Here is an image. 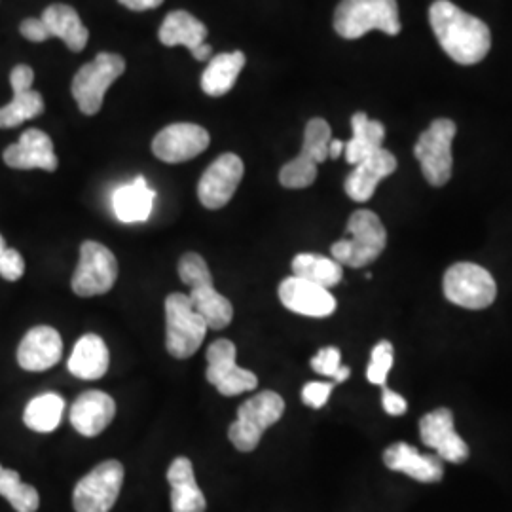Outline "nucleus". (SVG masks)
<instances>
[{"mask_svg":"<svg viewBox=\"0 0 512 512\" xmlns=\"http://www.w3.org/2000/svg\"><path fill=\"white\" fill-rule=\"evenodd\" d=\"M429 21L442 50L459 65L480 63L492 48L488 25L450 0H437L431 4Z\"/></svg>","mask_w":512,"mask_h":512,"instance_id":"1","label":"nucleus"},{"mask_svg":"<svg viewBox=\"0 0 512 512\" xmlns=\"http://www.w3.org/2000/svg\"><path fill=\"white\" fill-rule=\"evenodd\" d=\"M179 275L184 285L190 289V304L205 319L207 327L213 330L226 329L232 323L234 308L226 296L217 293L205 258L198 253L181 256Z\"/></svg>","mask_w":512,"mask_h":512,"instance_id":"2","label":"nucleus"},{"mask_svg":"<svg viewBox=\"0 0 512 512\" xmlns=\"http://www.w3.org/2000/svg\"><path fill=\"white\" fill-rule=\"evenodd\" d=\"M334 29L342 38L357 40L370 31L401 33L397 0H342L334 12Z\"/></svg>","mask_w":512,"mask_h":512,"instance_id":"3","label":"nucleus"},{"mask_svg":"<svg viewBox=\"0 0 512 512\" xmlns=\"http://www.w3.org/2000/svg\"><path fill=\"white\" fill-rule=\"evenodd\" d=\"M351 239H340L330 247L332 258L349 268H365L384 253L387 232L380 217L368 209L355 211L348 220Z\"/></svg>","mask_w":512,"mask_h":512,"instance_id":"4","label":"nucleus"},{"mask_svg":"<svg viewBox=\"0 0 512 512\" xmlns=\"http://www.w3.org/2000/svg\"><path fill=\"white\" fill-rule=\"evenodd\" d=\"M207 323L188 294L173 293L165 298V348L175 359H188L202 348Z\"/></svg>","mask_w":512,"mask_h":512,"instance_id":"5","label":"nucleus"},{"mask_svg":"<svg viewBox=\"0 0 512 512\" xmlns=\"http://www.w3.org/2000/svg\"><path fill=\"white\" fill-rule=\"evenodd\" d=\"M285 414V401L275 391H262L239 406L238 420L228 429L230 442L239 452H253L268 427Z\"/></svg>","mask_w":512,"mask_h":512,"instance_id":"6","label":"nucleus"},{"mask_svg":"<svg viewBox=\"0 0 512 512\" xmlns=\"http://www.w3.org/2000/svg\"><path fill=\"white\" fill-rule=\"evenodd\" d=\"M126 71L124 57L110 52H101L95 55V59L86 63L74 74L71 92L78 103L80 112L86 116L97 114L103 101L105 93L109 92L110 86Z\"/></svg>","mask_w":512,"mask_h":512,"instance_id":"7","label":"nucleus"},{"mask_svg":"<svg viewBox=\"0 0 512 512\" xmlns=\"http://www.w3.org/2000/svg\"><path fill=\"white\" fill-rule=\"evenodd\" d=\"M444 296L465 310H484L497 296L492 274L473 262H458L446 270L442 281Z\"/></svg>","mask_w":512,"mask_h":512,"instance_id":"8","label":"nucleus"},{"mask_svg":"<svg viewBox=\"0 0 512 512\" xmlns=\"http://www.w3.org/2000/svg\"><path fill=\"white\" fill-rule=\"evenodd\" d=\"M456 131L458 128L452 120L439 118L421 133L414 147V156L420 162L423 177L431 186H444L452 177V141Z\"/></svg>","mask_w":512,"mask_h":512,"instance_id":"9","label":"nucleus"},{"mask_svg":"<svg viewBox=\"0 0 512 512\" xmlns=\"http://www.w3.org/2000/svg\"><path fill=\"white\" fill-rule=\"evenodd\" d=\"M332 131L323 118H313L304 131L302 152L279 171V183L291 190L308 188L317 179V165L329 158Z\"/></svg>","mask_w":512,"mask_h":512,"instance_id":"10","label":"nucleus"},{"mask_svg":"<svg viewBox=\"0 0 512 512\" xmlns=\"http://www.w3.org/2000/svg\"><path fill=\"white\" fill-rule=\"evenodd\" d=\"M118 279V260L109 247L97 241L80 245V260L74 270L71 287L82 298L107 294Z\"/></svg>","mask_w":512,"mask_h":512,"instance_id":"11","label":"nucleus"},{"mask_svg":"<svg viewBox=\"0 0 512 512\" xmlns=\"http://www.w3.org/2000/svg\"><path fill=\"white\" fill-rule=\"evenodd\" d=\"M124 484V465L116 459L99 463L92 473L84 476L73 494L76 512H109Z\"/></svg>","mask_w":512,"mask_h":512,"instance_id":"12","label":"nucleus"},{"mask_svg":"<svg viewBox=\"0 0 512 512\" xmlns=\"http://www.w3.org/2000/svg\"><path fill=\"white\" fill-rule=\"evenodd\" d=\"M236 357L238 349L226 338L215 340L207 348V382L215 385L224 397H236L258 387L255 372L238 366Z\"/></svg>","mask_w":512,"mask_h":512,"instance_id":"13","label":"nucleus"},{"mask_svg":"<svg viewBox=\"0 0 512 512\" xmlns=\"http://www.w3.org/2000/svg\"><path fill=\"white\" fill-rule=\"evenodd\" d=\"M245 165L238 154L226 152L205 169L198 184V198L205 209L217 211L234 198L243 179Z\"/></svg>","mask_w":512,"mask_h":512,"instance_id":"14","label":"nucleus"},{"mask_svg":"<svg viewBox=\"0 0 512 512\" xmlns=\"http://www.w3.org/2000/svg\"><path fill=\"white\" fill-rule=\"evenodd\" d=\"M209 143L211 137L207 129L198 124L181 122L167 126L154 137L152 152L165 164H183L200 156Z\"/></svg>","mask_w":512,"mask_h":512,"instance_id":"15","label":"nucleus"},{"mask_svg":"<svg viewBox=\"0 0 512 512\" xmlns=\"http://www.w3.org/2000/svg\"><path fill=\"white\" fill-rule=\"evenodd\" d=\"M421 442L437 450L442 461L463 463L469 458V446L454 427V414L448 408H437L420 420Z\"/></svg>","mask_w":512,"mask_h":512,"instance_id":"16","label":"nucleus"},{"mask_svg":"<svg viewBox=\"0 0 512 512\" xmlns=\"http://www.w3.org/2000/svg\"><path fill=\"white\" fill-rule=\"evenodd\" d=\"M279 300L289 311L304 317L323 319L336 311V298L329 289L319 287L308 279L291 275L279 285Z\"/></svg>","mask_w":512,"mask_h":512,"instance_id":"17","label":"nucleus"},{"mask_svg":"<svg viewBox=\"0 0 512 512\" xmlns=\"http://www.w3.org/2000/svg\"><path fill=\"white\" fill-rule=\"evenodd\" d=\"M4 164L12 169H44L54 173L57 169V156H55L52 139L40 129H27L19 137L16 145L4 150L2 154Z\"/></svg>","mask_w":512,"mask_h":512,"instance_id":"18","label":"nucleus"},{"mask_svg":"<svg viewBox=\"0 0 512 512\" xmlns=\"http://www.w3.org/2000/svg\"><path fill=\"white\" fill-rule=\"evenodd\" d=\"M63 357L61 334L48 325L29 330L18 348V363L27 372H44Z\"/></svg>","mask_w":512,"mask_h":512,"instance_id":"19","label":"nucleus"},{"mask_svg":"<svg viewBox=\"0 0 512 512\" xmlns=\"http://www.w3.org/2000/svg\"><path fill=\"white\" fill-rule=\"evenodd\" d=\"M395 169L397 158L389 150L380 148L378 152L355 165V169L349 173L344 183V190L353 202H368L374 196L380 181L395 173Z\"/></svg>","mask_w":512,"mask_h":512,"instance_id":"20","label":"nucleus"},{"mask_svg":"<svg viewBox=\"0 0 512 512\" xmlns=\"http://www.w3.org/2000/svg\"><path fill=\"white\" fill-rule=\"evenodd\" d=\"M116 416V403L114 399L103 391H86L82 393L73 406H71V423L74 429L92 439L101 435L110 425V421Z\"/></svg>","mask_w":512,"mask_h":512,"instance_id":"21","label":"nucleus"},{"mask_svg":"<svg viewBox=\"0 0 512 512\" xmlns=\"http://www.w3.org/2000/svg\"><path fill=\"white\" fill-rule=\"evenodd\" d=\"M384 463L387 469L404 473L418 482L433 484L440 482L444 476V463L437 456L420 454L414 446L406 442H397L384 452Z\"/></svg>","mask_w":512,"mask_h":512,"instance_id":"22","label":"nucleus"},{"mask_svg":"<svg viewBox=\"0 0 512 512\" xmlns=\"http://www.w3.org/2000/svg\"><path fill=\"white\" fill-rule=\"evenodd\" d=\"M167 480L171 486V511L173 512H205L207 501L202 494L194 465L188 458H175L169 465Z\"/></svg>","mask_w":512,"mask_h":512,"instance_id":"23","label":"nucleus"},{"mask_svg":"<svg viewBox=\"0 0 512 512\" xmlns=\"http://www.w3.org/2000/svg\"><path fill=\"white\" fill-rule=\"evenodd\" d=\"M110 353L105 340L97 334H84L73 349L67 363L69 372L78 380H99L107 374Z\"/></svg>","mask_w":512,"mask_h":512,"instance_id":"24","label":"nucleus"},{"mask_svg":"<svg viewBox=\"0 0 512 512\" xmlns=\"http://www.w3.org/2000/svg\"><path fill=\"white\" fill-rule=\"evenodd\" d=\"M156 192L148 186L145 177H137L133 183L124 184L112 194V209L120 222L133 224L145 222L152 213Z\"/></svg>","mask_w":512,"mask_h":512,"instance_id":"25","label":"nucleus"},{"mask_svg":"<svg viewBox=\"0 0 512 512\" xmlns=\"http://www.w3.org/2000/svg\"><path fill=\"white\" fill-rule=\"evenodd\" d=\"M40 19L46 23L50 37L61 38L71 52H82L86 48L90 33L73 6L52 4L42 12Z\"/></svg>","mask_w":512,"mask_h":512,"instance_id":"26","label":"nucleus"},{"mask_svg":"<svg viewBox=\"0 0 512 512\" xmlns=\"http://www.w3.org/2000/svg\"><path fill=\"white\" fill-rule=\"evenodd\" d=\"M158 37L167 48L184 46L190 52H194L202 44H205L207 27H205V23H202L198 18H194L192 14H188L184 10H177V12H169L165 16L164 23L158 31Z\"/></svg>","mask_w":512,"mask_h":512,"instance_id":"27","label":"nucleus"},{"mask_svg":"<svg viewBox=\"0 0 512 512\" xmlns=\"http://www.w3.org/2000/svg\"><path fill=\"white\" fill-rule=\"evenodd\" d=\"M245 63L247 59L243 52H228L211 57L202 74L203 92L211 97L226 95L236 86Z\"/></svg>","mask_w":512,"mask_h":512,"instance_id":"28","label":"nucleus"},{"mask_svg":"<svg viewBox=\"0 0 512 512\" xmlns=\"http://www.w3.org/2000/svg\"><path fill=\"white\" fill-rule=\"evenodd\" d=\"M353 137L346 143V160L348 164L357 165L374 152H378L385 139V126L378 120H370L365 112H357L351 118Z\"/></svg>","mask_w":512,"mask_h":512,"instance_id":"29","label":"nucleus"},{"mask_svg":"<svg viewBox=\"0 0 512 512\" xmlns=\"http://www.w3.org/2000/svg\"><path fill=\"white\" fill-rule=\"evenodd\" d=\"M293 274L296 277L308 279L319 287L332 289L342 281L344 268L329 256L300 253L293 258Z\"/></svg>","mask_w":512,"mask_h":512,"instance_id":"30","label":"nucleus"},{"mask_svg":"<svg viewBox=\"0 0 512 512\" xmlns=\"http://www.w3.org/2000/svg\"><path fill=\"white\" fill-rule=\"evenodd\" d=\"M63 412H65L63 397L57 393H44L27 404L23 412V421L31 431L52 433L63 420Z\"/></svg>","mask_w":512,"mask_h":512,"instance_id":"31","label":"nucleus"},{"mask_svg":"<svg viewBox=\"0 0 512 512\" xmlns=\"http://www.w3.org/2000/svg\"><path fill=\"white\" fill-rule=\"evenodd\" d=\"M44 112V99L35 90H18L8 105L0 109V128H18Z\"/></svg>","mask_w":512,"mask_h":512,"instance_id":"32","label":"nucleus"},{"mask_svg":"<svg viewBox=\"0 0 512 512\" xmlns=\"http://www.w3.org/2000/svg\"><path fill=\"white\" fill-rule=\"evenodd\" d=\"M0 495L8 499V503L16 512H37L40 507V495L37 490L25 482H21L19 473L12 469H4L0 465Z\"/></svg>","mask_w":512,"mask_h":512,"instance_id":"33","label":"nucleus"},{"mask_svg":"<svg viewBox=\"0 0 512 512\" xmlns=\"http://www.w3.org/2000/svg\"><path fill=\"white\" fill-rule=\"evenodd\" d=\"M391 366H393V344L387 342V340H382L380 344H376L374 349H372L370 365H368V370H366L368 382L384 387Z\"/></svg>","mask_w":512,"mask_h":512,"instance_id":"34","label":"nucleus"},{"mask_svg":"<svg viewBox=\"0 0 512 512\" xmlns=\"http://www.w3.org/2000/svg\"><path fill=\"white\" fill-rule=\"evenodd\" d=\"M311 368L321 374V376H329L334 380V376L338 374V370L342 368V353L338 348L319 349V353L311 359Z\"/></svg>","mask_w":512,"mask_h":512,"instance_id":"35","label":"nucleus"},{"mask_svg":"<svg viewBox=\"0 0 512 512\" xmlns=\"http://www.w3.org/2000/svg\"><path fill=\"white\" fill-rule=\"evenodd\" d=\"M25 274V260L16 249H8L0 255V277L6 281H18Z\"/></svg>","mask_w":512,"mask_h":512,"instance_id":"36","label":"nucleus"},{"mask_svg":"<svg viewBox=\"0 0 512 512\" xmlns=\"http://www.w3.org/2000/svg\"><path fill=\"white\" fill-rule=\"evenodd\" d=\"M332 389H334V384H329V382H310L302 389V401L310 408H323L325 404L329 403Z\"/></svg>","mask_w":512,"mask_h":512,"instance_id":"37","label":"nucleus"},{"mask_svg":"<svg viewBox=\"0 0 512 512\" xmlns=\"http://www.w3.org/2000/svg\"><path fill=\"white\" fill-rule=\"evenodd\" d=\"M19 33L23 35V38H27L29 42H46L48 38H52L46 23L40 18L25 19L19 25Z\"/></svg>","mask_w":512,"mask_h":512,"instance_id":"38","label":"nucleus"},{"mask_svg":"<svg viewBox=\"0 0 512 512\" xmlns=\"http://www.w3.org/2000/svg\"><path fill=\"white\" fill-rule=\"evenodd\" d=\"M384 393H382V404H384V410L389 416H403L408 410V403L404 401V397H401L399 393L391 391L387 385L382 387Z\"/></svg>","mask_w":512,"mask_h":512,"instance_id":"39","label":"nucleus"},{"mask_svg":"<svg viewBox=\"0 0 512 512\" xmlns=\"http://www.w3.org/2000/svg\"><path fill=\"white\" fill-rule=\"evenodd\" d=\"M33 82H35V73H33V69L29 65H18V67L12 69L10 84H12L14 92H18V90H31Z\"/></svg>","mask_w":512,"mask_h":512,"instance_id":"40","label":"nucleus"},{"mask_svg":"<svg viewBox=\"0 0 512 512\" xmlns=\"http://www.w3.org/2000/svg\"><path fill=\"white\" fill-rule=\"evenodd\" d=\"M122 6L133 12H145V10H154L164 4V0H118Z\"/></svg>","mask_w":512,"mask_h":512,"instance_id":"41","label":"nucleus"},{"mask_svg":"<svg viewBox=\"0 0 512 512\" xmlns=\"http://www.w3.org/2000/svg\"><path fill=\"white\" fill-rule=\"evenodd\" d=\"M344 148H346V143H344V141L332 139L329 145V158H332V160L340 158V156H342V152H344Z\"/></svg>","mask_w":512,"mask_h":512,"instance_id":"42","label":"nucleus"},{"mask_svg":"<svg viewBox=\"0 0 512 512\" xmlns=\"http://www.w3.org/2000/svg\"><path fill=\"white\" fill-rule=\"evenodd\" d=\"M192 55H194L196 61H209L211 55H213V48L209 44H202L198 50L192 52Z\"/></svg>","mask_w":512,"mask_h":512,"instance_id":"43","label":"nucleus"},{"mask_svg":"<svg viewBox=\"0 0 512 512\" xmlns=\"http://www.w3.org/2000/svg\"><path fill=\"white\" fill-rule=\"evenodd\" d=\"M349 374H351L349 366H342V368L338 370V374L334 376V384H342V382H346L349 378Z\"/></svg>","mask_w":512,"mask_h":512,"instance_id":"44","label":"nucleus"},{"mask_svg":"<svg viewBox=\"0 0 512 512\" xmlns=\"http://www.w3.org/2000/svg\"><path fill=\"white\" fill-rule=\"evenodd\" d=\"M6 251V241H4V238L0 236V255Z\"/></svg>","mask_w":512,"mask_h":512,"instance_id":"45","label":"nucleus"}]
</instances>
